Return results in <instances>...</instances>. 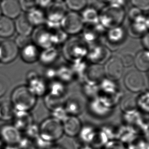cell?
Here are the masks:
<instances>
[{"label":"cell","instance_id":"5bb4252c","mask_svg":"<svg viewBox=\"0 0 149 149\" xmlns=\"http://www.w3.org/2000/svg\"><path fill=\"white\" fill-rule=\"evenodd\" d=\"M31 34L32 42L39 48L42 49L53 46L52 41V33L45 27H36Z\"/></svg>","mask_w":149,"mask_h":149},{"label":"cell","instance_id":"d590c367","mask_svg":"<svg viewBox=\"0 0 149 149\" xmlns=\"http://www.w3.org/2000/svg\"><path fill=\"white\" fill-rule=\"evenodd\" d=\"M43 97L45 106L50 111L63 106L65 101L64 99L55 97L47 93Z\"/></svg>","mask_w":149,"mask_h":149},{"label":"cell","instance_id":"f546056e","mask_svg":"<svg viewBox=\"0 0 149 149\" xmlns=\"http://www.w3.org/2000/svg\"><path fill=\"white\" fill-rule=\"evenodd\" d=\"M15 32L14 22L12 19L6 16L0 17V37L9 38L13 35Z\"/></svg>","mask_w":149,"mask_h":149},{"label":"cell","instance_id":"277c9868","mask_svg":"<svg viewBox=\"0 0 149 149\" xmlns=\"http://www.w3.org/2000/svg\"><path fill=\"white\" fill-rule=\"evenodd\" d=\"M98 96L113 108L120 102L123 93L117 81L105 77L99 84Z\"/></svg>","mask_w":149,"mask_h":149},{"label":"cell","instance_id":"d6a6232c","mask_svg":"<svg viewBox=\"0 0 149 149\" xmlns=\"http://www.w3.org/2000/svg\"><path fill=\"white\" fill-rule=\"evenodd\" d=\"M97 129L92 125H85L82 126L79 135L77 137H79V141L84 145H90L95 137Z\"/></svg>","mask_w":149,"mask_h":149},{"label":"cell","instance_id":"ba28073f","mask_svg":"<svg viewBox=\"0 0 149 149\" xmlns=\"http://www.w3.org/2000/svg\"><path fill=\"white\" fill-rule=\"evenodd\" d=\"M26 85L31 92L36 97H43L48 90L45 78L40 76L35 71H30L26 74Z\"/></svg>","mask_w":149,"mask_h":149},{"label":"cell","instance_id":"e575fe53","mask_svg":"<svg viewBox=\"0 0 149 149\" xmlns=\"http://www.w3.org/2000/svg\"><path fill=\"white\" fill-rule=\"evenodd\" d=\"M1 109V120L4 121L12 120L14 114V109L10 100H3L0 101Z\"/></svg>","mask_w":149,"mask_h":149},{"label":"cell","instance_id":"4316f807","mask_svg":"<svg viewBox=\"0 0 149 149\" xmlns=\"http://www.w3.org/2000/svg\"><path fill=\"white\" fill-rule=\"evenodd\" d=\"M63 106L69 115L78 116L83 112L84 106L81 101L76 97H72L65 101Z\"/></svg>","mask_w":149,"mask_h":149},{"label":"cell","instance_id":"8992f818","mask_svg":"<svg viewBox=\"0 0 149 149\" xmlns=\"http://www.w3.org/2000/svg\"><path fill=\"white\" fill-rule=\"evenodd\" d=\"M47 9L45 27L51 31L61 28V20L68 9L64 1H52Z\"/></svg>","mask_w":149,"mask_h":149},{"label":"cell","instance_id":"8fae6325","mask_svg":"<svg viewBox=\"0 0 149 149\" xmlns=\"http://www.w3.org/2000/svg\"><path fill=\"white\" fill-rule=\"evenodd\" d=\"M124 67L120 57L111 56L104 64L105 77L115 81L119 80L123 75Z\"/></svg>","mask_w":149,"mask_h":149},{"label":"cell","instance_id":"6f0895ef","mask_svg":"<svg viewBox=\"0 0 149 149\" xmlns=\"http://www.w3.org/2000/svg\"><path fill=\"white\" fill-rule=\"evenodd\" d=\"M79 149H95L89 145H84Z\"/></svg>","mask_w":149,"mask_h":149},{"label":"cell","instance_id":"ac0fdd59","mask_svg":"<svg viewBox=\"0 0 149 149\" xmlns=\"http://www.w3.org/2000/svg\"><path fill=\"white\" fill-rule=\"evenodd\" d=\"M64 134L69 137H77L83 126L77 116L68 115L62 122Z\"/></svg>","mask_w":149,"mask_h":149},{"label":"cell","instance_id":"30bf717a","mask_svg":"<svg viewBox=\"0 0 149 149\" xmlns=\"http://www.w3.org/2000/svg\"><path fill=\"white\" fill-rule=\"evenodd\" d=\"M124 83L126 88L132 93H137L143 91L146 85V80L141 72L132 70L125 74Z\"/></svg>","mask_w":149,"mask_h":149},{"label":"cell","instance_id":"74e56055","mask_svg":"<svg viewBox=\"0 0 149 149\" xmlns=\"http://www.w3.org/2000/svg\"><path fill=\"white\" fill-rule=\"evenodd\" d=\"M82 91L84 95L91 100L98 96L99 84L84 81L82 82Z\"/></svg>","mask_w":149,"mask_h":149},{"label":"cell","instance_id":"816d5d0a","mask_svg":"<svg viewBox=\"0 0 149 149\" xmlns=\"http://www.w3.org/2000/svg\"><path fill=\"white\" fill-rule=\"evenodd\" d=\"M143 13V11L139 9V8H136L135 7L132 6L128 12V16L129 20L131 22L132 20H134V19L137 18V17L140 16Z\"/></svg>","mask_w":149,"mask_h":149},{"label":"cell","instance_id":"7bdbcfd3","mask_svg":"<svg viewBox=\"0 0 149 149\" xmlns=\"http://www.w3.org/2000/svg\"><path fill=\"white\" fill-rule=\"evenodd\" d=\"M52 143L45 141L38 136L32 140L31 149H49L52 145Z\"/></svg>","mask_w":149,"mask_h":149},{"label":"cell","instance_id":"c3c4849f","mask_svg":"<svg viewBox=\"0 0 149 149\" xmlns=\"http://www.w3.org/2000/svg\"><path fill=\"white\" fill-rule=\"evenodd\" d=\"M132 6L143 11H148L149 9V0H130Z\"/></svg>","mask_w":149,"mask_h":149},{"label":"cell","instance_id":"9a60e30c","mask_svg":"<svg viewBox=\"0 0 149 149\" xmlns=\"http://www.w3.org/2000/svg\"><path fill=\"white\" fill-rule=\"evenodd\" d=\"M0 63L3 64L12 63L19 54V48L13 40H4L0 44Z\"/></svg>","mask_w":149,"mask_h":149},{"label":"cell","instance_id":"60d3db41","mask_svg":"<svg viewBox=\"0 0 149 149\" xmlns=\"http://www.w3.org/2000/svg\"><path fill=\"white\" fill-rule=\"evenodd\" d=\"M64 2L67 9L77 12L87 7L88 0H64Z\"/></svg>","mask_w":149,"mask_h":149},{"label":"cell","instance_id":"f1b7e54d","mask_svg":"<svg viewBox=\"0 0 149 149\" xmlns=\"http://www.w3.org/2000/svg\"><path fill=\"white\" fill-rule=\"evenodd\" d=\"M137 71L146 72L149 69V50L140 51L134 56V64Z\"/></svg>","mask_w":149,"mask_h":149},{"label":"cell","instance_id":"603a6c76","mask_svg":"<svg viewBox=\"0 0 149 149\" xmlns=\"http://www.w3.org/2000/svg\"><path fill=\"white\" fill-rule=\"evenodd\" d=\"M59 55L60 52L56 46H50L40 52L38 61L45 66H51L58 60Z\"/></svg>","mask_w":149,"mask_h":149},{"label":"cell","instance_id":"6da1fadb","mask_svg":"<svg viewBox=\"0 0 149 149\" xmlns=\"http://www.w3.org/2000/svg\"><path fill=\"white\" fill-rule=\"evenodd\" d=\"M37 100V97L26 85L16 87L10 95V101L15 111H30L36 106Z\"/></svg>","mask_w":149,"mask_h":149},{"label":"cell","instance_id":"ee69618b","mask_svg":"<svg viewBox=\"0 0 149 149\" xmlns=\"http://www.w3.org/2000/svg\"><path fill=\"white\" fill-rule=\"evenodd\" d=\"M22 10L28 12L38 7V0H18Z\"/></svg>","mask_w":149,"mask_h":149},{"label":"cell","instance_id":"f6af8a7d","mask_svg":"<svg viewBox=\"0 0 149 149\" xmlns=\"http://www.w3.org/2000/svg\"><path fill=\"white\" fill-rule=\"evenodd\" d=\"M120 57L124 67H130L134 64V55L132 53L130 52L124 53Z\"/></svg>","mask_w":149,"mask_h":149},{"label":"cell","instance_id":"db71d44e","mask_svg":"<svg viewBox=\"0 0 149 149\" xmlns=\"http://www.w3.org/2000/svg\"><path fill=\"white\" fill-rule=\"evenodd\" d=\"M52 0H38V7L41 9L48 8L52 3Z\"/></svg>","mask_w":149,"mask_h":149},{"label":"cell","instance_id":"2e32d148","mask_svg":"<svg viewBox=\"0 0 149 149\" xmlns=\"http://www.w3.org/2000/svg\"><path fill=\"white\" fill-rule=\"evenodd\" d=\"M139 132L136 128L129 125H124L116 129V139L127 145L137 139Z\"/></svg>","mask_w":149,"mask_h":149},{"label":"cell","instance_id":"4dcf8cb0","mask_svg":"<svg viewBox=\"0 0 149 149\" xmlns=\"http://www.w3.org/2000/svg\"><path fill=\"white\" fill-rule=\"evenodd\" d=\"M67 93L66 84L57 79L51 81L49 84L48 85L47 93L52 96L65 99Z\"/></svg>","mask_w":149,"mask_h":149},{"label":"cell","instance_id":"f35d334b","mask_svg":"<svg viewBox=\"0 0 149 149\" xmlns=\"http://www.w3.org/2000/svg\"><path fill=\"white\" fill-rule=\"evenodd\" d=\"M136 105L138 110L142 112L148 114L149 113V97L148 90L143 91L136 98Z\"/></svg>","mask_w":149,"mask_h":149},{"label":"cell","instance_id":"d4e9b609","mask_svg":"<svg viewBox=\"0 0 149 149\" xmlns=\"http://www.w3.org/2000/svg\"><path fill=\"white\" fill-rule=\"evenodd\" d=\"M15 20V30L18 34L26 37L31 36L34 27L29 22L26 14H21Z\"/></svg>","mask_w":149,"mask_h":149},{"label":"cell","instance_id":"7402d4cb","mask_svg":"<svg viewBox=\"0 0 149 149\" xmlns=\"http://www.w3.org/2000/svg\"><path fill=\"white\" fill-rule=\"evenodd\" d=\"M40 52L38 47L32 42L21 48L20 57L24 63L31 64L38 60Z\"/></svg>","mask_w":149,"mask_h":149},{"label":"cell","instance_id":"836d02e7","mask_svg":"<svg viewBox=\"0 0 149 149\" xmlns=\"http://www.w3.org/2000/svg\"><path fill=\"white\" fill-rule=\"evenodd\" d=\"M70 66L74 74L75 80H79L83 82L85 72L88 66L85 59L79 60L72 63H71Z\"/></svg>","mask_w":149,"mask_h":149},{"label":"cell","instance_id":"44dd1931","mask_svg":"<svg viewBox=\"0 0 149 149\" xmlns=\"http://www.w3.org/2000/svg\"><path fill=\"white\" fill-rule=\"evenodd\" d=\"M12 121V124L22 133L29 126L34 123L33 117L30 111L14 110V116Z\"/></svg>","mask_w":149,"mask_h":149},{"label":"cell","instance_id":"4fadbf2b","mask_svg":"<svg viewBox=\"0 0 149 149\" xmlns=\"http://www.w3.org/2000/svg\"><path fill=\"white\" fill-rule=\"evenodd\" d=\"M22 136V132L12 124H6L0 127V138L5 145H17Z\"/></svg>","mask_w":149,"mask_h":149},{"label":"cell","instance_id":"3957f363","mask_svg":"<svg viewBox=\"0 0 149 149\" xmlns=\"http://www.w3.org/2000/svg\"><path fill=\"white\" fill-rule=\"evenodd\" d=\"M125 15L124 8L108 4L99 12V22L107 30L121 26Z\"/></svg>","mask_w":149,"mask_h":149},{"label":"cell","instance_id":"7a4b0ae2","mask_svg":"<svg viewBox=\"0 0 149 149\" xmlns=\"http://www.w3.org/2000/svg\"><path fill=\"white\" fill-rule=\"evenodd\" d=\"M89 46L82 38L74 37L68 39L63 44L62 53L66 60L70 63L86 58Z\"/></svg>","mask_w":149,"mask_h":149},{"label":"cell","instance_id":"680465c9","mask_svg":"<svg viewBox=\"0 0 149 149\" xmlns=\"http://www.w3.org/2000/svg\"><path fill=\"white\" fill-rule=\"evenodd\" d=\"M4 145H5V144H4V143L2 141V140L0 138V149H3Z\"/></svg>","mask_w":149,"mask_h":149},{"label":"cell","instance_id":"cb8c5ba5","mask_svg":"<svg viewBox=\"0 0 149 149\" xmlns=\"http://www.w3.org/2000/svg\"><path fill=\"white\" fill-rule=\"evenodd\" d=\"M105 34L107 41L115 45L123 43L126 37V31L121 26L107 29Z\"/></svg>","mask_w":149,"mask_h":149},{"label":"cell","instance_id":"91938a15","mask_svg":"<svg viewBox=\"0 0 149 149\" xmlns=\"http://www.w3.org/2000/svg\"><path fill=\"white\" fill-rule=\"evenodd\" d=\"M98 1H99V2H101L102 3H107L108 4L110 0H98Z\"/></svg>","mask_w":149,"mask_h":149},{"label":"cell","instance_id":"bcb514c9","mask_svg":"<svg viewBox=\"0 0 149 149\" xmlns=\"http://www.w3.org/2000/svg\"><path fill=\"white\" fill-rule=\"evenodd\" d=\"M51 111H52V117L58 119L62 122L68 115L66 111L65 110L63 106L58 107Z\"/></svg>","mask_w":149,"mask_h":149},{"label":"cell","instance_id":"1f68e13d","mask_svg":"<svg viewBox=\"0 0 149 149\" xmlns=\"http://www.w3.org/2000/svg\"><path fill=\"white\" fill-rule=\"evenodd\" d=\"M81 17L84 24L92 25L99 22V12L92 6L86 7L81 11Z\"/></svg>","mask_w":149,"mask_h":149},{"label":"cell","instance_id":"681fc988","mask_svg":"<svg viewBox=\"0 0 149 149\" xmlns=\"http://www.w3.org/2000/svg\"><path fill=\"white\" fill-rule=\"evenodd\" d=\"M102 149H127L124 144L115 139L109 141Z\"/></svg>","mask_w":149,"mask_h":149},{"label":"cell","instance_id":"d6986e66","mask_svg":"<svg viewBox=\"0 0 149 149\" xmlns=\"http://www.w3.org/2000/svg\"><path fill=\"white\" fill-rule=\"evenodd\" d=\"M2 15L14 20L22 14L18 0H2L0 3Z\"/></svg>","mask_w":149,"mask_h":149},{"label":"cell","instance_id":"f907efd6","mask_svg":"<svg viewBox=\"0 0 149 149\" xmlns=\"http://www.w3.org/2000/svg\"><path fill=\"white\" fill-rule=\"evenodd\" d=\"M45 78L49 81L54 80L56 79V68L51 67V66L47 67L44 73Z\"/></svg>","mask_w":149,"mask_h":149},{"label":"cell","instance_id":"11a10c76","mask_svg":"<svg viewBox=\"0 0 149 149\" xmlns=\"http://www.w3.org/2000/svg\"><path fill=\"white\" fill-rule=\"evenodd\" d=\"M7 91V86L6 83L0 79V98L4 96Z\"/></svg>","mask_w":149,"mask_h":149},{"label":"cell","instance_id":"94428289","mask_svg":"<svg viewBox=\"0 0 149 149\" xmlns=\"http://www.w3.org/2000/svg\"><path fill=\"white\" fill-rule=\"evenodd\" d=\"M1 117V106H0V120Z\"/></svg>","mask_w":149,"mask_h":149},{"label":"cell","instance_id":"52a82bcc","mask_svg":"<svg viewBox=\"0 0 149 149\" xmlns=\"http://www.w3.org/2000/svg\"><path fill=\"white\" fill-rule=\"evenodd\" d=\"M85 27L81 14L78 12L67 11L61 22V28L69 35H76Z\"/></svg>","mask_w":149,"mask_h":149},{"label":"cell","instance_id":"ffe728a7","mask_svg":"<svg viewBox=\"0 0 149 149\" xmlns=\"http://www.w3.org/2000/svg\"><path fill=\"white\" fill-rule=\"evenodd\" d=\"M105 77L104 71L102 65L91 63V65L87 67L84 81L99 84Z\"/></svg>","mask_w":149,"mask_h":149},{"label":"cell","instance_id":"f5cc1de1","mask_svg":"<svg viewBox=\"0 0 149 149\" xmlns=\"http://www.w3.org/2000/svg\"><path fill=\"white\" fill-rule=\"evenodd\" d=\"M141 43L145 50H149V34L147 32L141 37Z\"/></svg>","mask_w":149,"mask_h":149},{"label":"cell","instance_id":"83f0119b","mask_svg":"<svg viewBox=\"0 0 149 149\" xmlns=\"http://www.w3.org/2000/svg\"><path fill=\"white\" fill-rule=\"evenodd\" d=\"M56 79L65 84L75 80L74 74L70 65L63 64L56 69Z\"/></svg>","mask_w":149,"mask_h":149},{"label":"cell","instance_id":"6125c7cd","mask_svg":"<svg viewBox=\"0 0 149 149\" xmlns=\"http://www.w3.org/2000/svg\"><path fill=\"white\" fill-rule=\"evenodd\" d=\"M53 1H64V0H52Z\"/></svg>","mask_w":149,"mask_h":149},{"label":"cell","instance_id":"9f6ffc18","mask_svg":"<svg viewBox=\"0 0 149 149\" xmlns=\"http://www.w3.org/2000/svg\"><path fill=\"white\" fill-rule=\"evenodd\" d=\"M3 149H19L16 145H5Z\"/></svg>","mask_w":149,"mask_h":149},{"label":"cell","instance_id":"b9f144b4","mask_svg":"<svg viewBox=\"0 0 149 149\" xmlns=\"http://www.w3.org/2000/svg\"><path fill=\"white\" fill-rule=\"evenodd\" d=\"M22 133V135L32 141L39 136V126L34 122L29 126Z\"/></svg>","mask_w":149,"mask_h":149},{"label":"cell","instance_id":"e0dca14e","mask_svg":"<svg viewBox=\"0 0 149 149\" xmlns=\"http://www.w3.org/2000/svg\"><path fill=\"white\" fill-rule=\"evenodd\" d=\"M149 18L142 14L134 20L131 21L129 32L134 37H141L149 30Z\"/></svg>","mask_w":149,"mask_h":149},{"label":"cell","instance_id":"484cf974","mask_svg":"<svg viewBox=\"0 0 149 149\" xmlns=\"http://www.w3.org/2000/svg\"><path fill=\"white\" fill-rule=\"evenodd\" d=\"M26 15L29 22L34 27L42 26L45 25L46 20L45 13L42 9L38 7L26 12Z\"/></svg>","mask_w":149,"mask_h":149},{"label":"cell","instance_id":"9c48e42d","mask_svg":"<svg viewBox=\"0 0 149 149\" xmlns=\"http://www.w3.org/2000/svg\"><path fill=\"white\" fill-rule=\"evenodd\" d=\"M111 56V52L107 46L97 43L89 46L86 58L92 64L103 65Z\"/></svg>","mask_w":149,"mask_h":149},{"label":"cell","instance_id":"ab89813d","mask_svg":"<svg viewBox=\"0 0 149 149\" xmlns=\"http://www.w3.org/2000/svg\"><path fill=\"white\" fill-rule=\"evenodd\" d=\"M52 41L53 46H56L60 44H64L68 39L69 35L60 28L56 30L51 31Z\"/></svg>","mask_w":149,"mask_h":149},{"label":"cell","instance_id":"8d00e7d4","mask_svg":"<svg viewBox=\"0 0 149 149\" xmlns=\"http://www.w3.org/2000/svg\"><path fill=\"white\" fill-rule=\"evenodd\" d=\"M120 102V107L123 113L129 112L137 109L136 98L130 95L123 96Z\"/></svg>","mask_w":149,"mask_h":149},{"label":"cell","instance_id":"7c38bea8","mask_svg":"<svg viewBox=\"0 0 149 149\" xmlns=\"http://www.w3.org/2000/svg\"><path fill=\"white\" fill-rule=\"evenodd\" d=\"M88 108L92 115L99 118H105L111 115L113 108L99 96L90 100Z\"/></svg>","mask_w":149,"mask_h":149},{"label":"cell","instance_id":"be15d7a7","mask_svg":"<svg viewBox=\"0 0 149 149\" xmlns=\"http://www.w3.org/2000/svg\"><path fill=\"white\" fill-rule=\"evenodd\" d=\"M2 11H1V8H0V17H1V16H2Z\"/></svg>","mask_w":149,"mask_h":149},{"label":"cell","instance_id":"7dc6e473","mask_svg":"<svg viewBox=\"0 0 149 149\" xmlns=\"http://www.w3.org/2000/svg\"><path fill=\"white\" fill-rule=\"evenodd\" d=\"M14 41L19 48H22L27 44L32 42L31 38H30V37L19 34L16 37Z\"/></svg>","mask_w":149,"mask_h":149},{"label":"cell","instance_id":"5b68a950","mask_svg":"<svg viewBox=\"0 0 149 149\" xmlns=\"http://www.w3.org/2000/svg\"><path fill=\"white\" fill-rule=\"evenodd\" d=\"M39 126V136L52 143L58 141L64 134L62 122L53 117L46 119Z\"/></svg>","mask_w":149,"mask_h":149}]
</instances>
